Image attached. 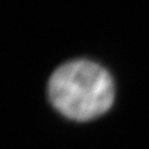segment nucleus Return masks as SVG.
I'll return each instance as SVG.
<instances>
[{"mask_svg":"<svg viewBox=\"0 0 149 149\" xmlns=\"http://www.w3.org/2000/svg\"><path fill=\"white\" fill-rule=\"evenodd\" d=\"M114 82L103 66L88 60H74L61 65L49 81V97L64 116L88 120L112 106Z\"/></svg>","mask_w":149,"mask_h":149,"instance_id":"nucleus-1","label":"nucleus"}]
</instances>
